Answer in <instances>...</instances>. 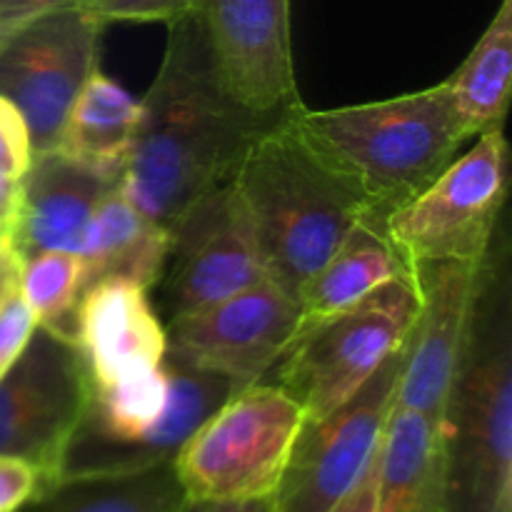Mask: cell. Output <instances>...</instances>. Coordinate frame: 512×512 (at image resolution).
<instances>
[{
    "label": "cell",
    "instance_id": "cell-19",
    "mask_svg": "<svg viewBox=\"0 0 512 512\" xmlns=\"http://www.w3.org/2000/svg\"><path fill=\"white\" fill-rule=\"evenodd\" d=\"M170 235L135 208L115 185L90 215L80 258L85 263V288L95 280L128 278L153 290L168 260Z\"/></svg>",
    "mask_w": 512,
    "mask_h": 512
},
{
    "label": "cell",
    "instance_id": "cell-20",
    "mask_svg": "<svg viewBox=\"0 0 512 512\" xmlns=\"http://www.w3.org/2000/svg\"><path fill=\"white\" fill-rule=\"evenodd\" d=\"M138 125L140 100L98 68L65 115L53 150L118 183Z\"/></svg>",
    "mask_w": 512,
    "mask_h": 512
},
{
    "label": "cell",
    "instance_id": "cell-30",
    "mask_svg": "<svg viewBox=\"0 0 512 512\" xmlns=\"http://www.w3.org/2000/svg\"><path fill=\"white\" fill-rule=\"evenodd\" d=\"M23 258L15 250L10 235H0V308L20 290Z\"/></svg>",
    "mask_w": 512,
    "mask_h": 512
},
{
    "label": "cell",
    "instance_id": "cell-10",
    "mask_svg": "<svg viewBox=\"0 0 512 512\" xmlns=\"http://www.w3.org/2000/svg\"><path fill=\"white\" fill-rule=\"evenodd\" d=\"M488 263L438 260L408 270L418 315L403 350L395 405L445 420L485 285Z\"/></svg>",
    "mask_w": 512,
    "mask_h": 512
},
{
    "label": "cell",
    "instance_id": "cell-15",
    "mask_svg": "<svg viewBox=\"0 0 512 512\" xmlns=\"http://www.w3.org/2000/svg\"><path fill=\"white\" fill-rule=\"evenodd\" d=\"M148 293L128 278L95 280L85 288L75 318V348L90 390H103L165 363L168 333Z\"/></svg>",
    "mask_w": 512,
    "mask_h": 512
},
{
    "label": "cell",
    "instance_id": "cell-5",
    "mask_svg": "<svg viewBox=\"0 0 512 512\" xmlns=\"http://www.w3.org/2000/svg\"><path fill=\"white\" fill-rule=\"evenodd\" d=\"M305 410L273 383L240 388L185 440L173 460L188 500L270 498L305 425Z\"/></svg>",
    "mask_w": 512,
    "mask_h": 512
},
{
    "label": "cell",
    "instance_id": "cell-21",
    "mask_svg": "<svg viewBox=\"0 0 512 512\" xmlns=\"http://www.w3.org/2000/svg\"><path fill=\"white\" fill-rule=\"evenodd\" d=\"M440 85L465 138L503 128L512 88V0L500 3L468 58Z\"/></svg>",
    "mask_w": 512,
    "mask_h": 512
},
{
    "label": "cell",
    "instance_id": "cell-27",
    "mask_svg": "<svg viewBox=\"0 0 512 512\" xmlns=\"http://www.w3.org/2000/svg\"><path fill=\"white\" fill-rule=\"evenodd\" d=\"M38 330V320L18 293L0 308V378L15 365Z\"/></svg>",
    "mask_w": 512,
    "mask_h": 512
},
{
    "label": "cell",
    "instance_id": "cell-6",
    "mask_svg": "<svg viewBox=\"0 0 512 512\" xmlns=\"http://www.w3.org/2000/svg\"><path fill=\"white\" fill-rule=\"evenodd\" d=\"M418 315L410 278L393 280L363 303L333 315L293 338L273 368V383L318 420L348 403L368 380L405 348Z\"/></svg>",
    "mask_w": 512,
    "mask_h": 512
},
{
    "label": "cell",
    "instance_id": "cell-7",
    "mask_svg": "<svg viewBox=\"0 0 512 512\" xmlns=\"http://www.w3.org/2000/svg\"><path fill=\"white\" fill-rule=\"evenodd\" d=\"M508 140L485 130L420 193L390 210L383 233L405 270L438 260L485 263L508 200Z\"/></svg>",
    "mask_w": 512,
    "mask_h": 512
},
{
    "label": "cell",
    "instance_id": "cell-31",
    "mask_svg": "<svg viewBox=\"0 0 512 512\" xmlns=\"http://www.w3.org/2000/svg\"><path fill=\"white\" fill-rule=\"evenodd\" d=\"M23 203V178L0 173V235H13Z\"/></svg>",
    "mask_w": 512,
    "mask_h": 512
},
{
    "label": "cell",
    "instance_id": "cell-32",
    "mask_svg": "<svg viewBox=\"0 0 512 512\" xmlns=\"http://www.w3.org/2000/svg\"><path fill=\"white\" fill-rule=\"evenodd\" d=\"M178 512H273L270 498L243 500V503H215V500H185Z\"/></svg>",
    "mask_w": 512,
    "mask_h": 512
},
{
    "label": "cell",
    "instance_id": "cell-18",
    "mask_svg": "<svg viewBox=\"0 0 512 512\" xmlns=\"http://www.w3.org/2000/svg\"><path fill=\"white\" fill-rule=\"evenodd\" d=\"M400 278H408V270L385 238L383 225L363 220L300 290L298 333L345 313Z\"/></svg>",
    "mask_w": 512,
    "mask_h": 512
},
{
    "label": "cell",
    "instance_id": "cell-28",
    "mask_svg": "<svg viewBox=\"0 0 512 512\" xmlns=\"http://www.w3.org/2000/svg\"><path fill=\"white\" fill-rule=\"evenodd\" d=\"M80 3L83 0H0V45L33 20L55 10L78 8Z\"/></svg>",
    "mask_w": 512,
    "mask_h": 512
},
{
    "label": "cell",
    "instance_id": "cell-2",
    "mask_svg": "<svg viewBox=\"0 0 512 512\" xmlns=\"http://www.w3.org/2000/svg\"><path fill=\"white\" fill-rule=\"evenodd\" d=\"M285 120L380 225L468 143L443 85L330 110L298 103Z\"/></svg>",
    "mask_w": 512,
    "mask_h": 512
},
{
    "label": "cell",
    "instance_id": "cell-1",
    "mask_svg": "<svg viewBox=\"0 0 512 512\" xmlns=\"http://www.w3.org/2000/svg\"><path fill=\"white\" fill-rule=\"evenodd\" d=\"M278 120L228 93L198 18L185 15L168 25L118 188L170 235L200 200L233 180L250 143Z\"/></svg>",
    "mask_w": 512,
    "mask_h": 512
},
{
    "label": "cell",
    "instance_id": "cell-26",
    "mask_svg": "<svg viewBox=\"0 0 512 512\" xmlns=\"http://www.w3.org/2000/svg\"><path fill=\"white\" fill-rule=\"evenodd\" d=\"M45 485L38 465L15 455H0V512H20L43 493Z\"/></svg>",
    "mask_w": 512,
    "mask_h": 512
},
{
    "label": "cell",
    "instance_id": "cell-3",
    "mask_svg": "<svg viewBox=\"0 0 512 512\" xmlns=\"http://www.w3.org/2000/svg\"><path fill=\"white\" fill-rule=\"evenodd\" d=\"M233 190L253 230L265 278L295 300L355 225L373 220L285 118L250 143Z\"/></svg>",
    "mask_w": 512,
    "mask_h": 512
},
{
    "label": "cell",
    "instance_id": "cell-23",
    "mask_svg": "<svg viewBox=\"0 0 512 512\" xmlns=\"http://www.w3.org/2000/svg\"><path fill=\"white\" fill-rule=\"evenodd\" d=\"M85 293V263L80 253L43 250L23 260L20 295L38 328L75 345V318Z\"/></svg>",
    "mask_w": 512,
    "mask_h": 512
},
{
    "label": "cell",
    "instance_id": "cell-29",
    "mask_svg": "<svg viewBox=\"0 0 512 512\" xmlns=\"http://www.w3.org/2000/svg\"><path fill=\"white\" fill-rule=\"evenodd\" d=\"M375 498H378V455L355 488L330 512H375Z\"/></svg>",
    "mask_w": 512,
    "mask_h": 512
},
{
    "label": "cell",
    "instance_id": "cell-25",
    "mask_svg": "<svg viewBox=\"0 0 512 512\" xmlns=\"http://www.w3.org/2000/svg\"><path fill=\"white\" fill-rule=\"evenodd\" d=\"M33 163L30 130L20 110L0 95V173L23 178Z\"/></svg>",
    "mask_w": 512,
    "mask_h": 512
},
{
    "label": "cell",
    "instance_id": "cell-17",
    "mask_svg": "<svg viewBox=\"0 0 512 512\" xmlns=\"http://www.w3.org/2000/svg\"><path fill=\"white\" fill-rule=\"evenodd\" d=\"M445 420L393 405L378 450L375 512H445Z\"/></svg>",
    "mask_w": 512,
    "mask_h": 512
},
{
    "label": "cell",
    "instance_id": "cell-24",
    "mask_svg": "<svg viewBox=\"0 0 512 512\" xmlns=\"http://www.w3.org/2000/svg\"><path fill=\"white\" fill-rule=\"evenodd\" d=\"M200 0H83L78 5L83 13L98 20L100 25L110 23H175L185 15L195 13Z\"/></svg>",
    "mask_w": 512,
    "mask_h": 512
},
{
    "label": "cell",
    "instance_id": "cell-4",
    "mask_svg": "<svg viewBox=\"0 0 512 512\" xmlns=\"http://www.w3.org/2000/svg\"><path fill=\"white\" fill-rule=\"evenodd\" d=\"M445 512H512V328L508 275L488 263L473 338L445 415Z\"/></svg>",
    "mask_w": 512,
    "mask_h": 512
},
{
    "label": "cell",
    "instance_id": "cell-8",
    "mask_svg": "<svg viewBox=\"0 0 512 512\" xmlns=\"http://www.w3.org/2000/svg\"><path fill=\"white\" fill-rule=\"evenodd\" d=\"M403 350L348 403L318 420H305L270 495L273 512H330L355 488L378 455L398 393Z\"/></svg>",
    "mask_w": 512,
    "mask_h": 512
},
{
    "label": "cell",
    "instance_id": "cell-14",
    "mask_svg": "<svg viewBox=\"0 0 512 512\" xmlns=\"http://www.w3.org/2000/svg\"><path fill=\"white\" fill-rule=\"evenodd\" d=\"M220 80L238 103L268 118L298 105L290 0H200L195 8Z\"/></svg>",
    "mask_w": 512,
    "mask_h": 512
},
{
    "label": "cell",
    "instance_id": "cell-22",
    "mask_svg": "<svg viewBox=\"0 0 512 512\" xmlns=\"http://www.w3.org/2000/svg\"><path fill=\"white\" fill-rule=\"evenodd\" d=\"M185 500L173 463H165L135 473L58 480L20 512H178Z\"/></svg>",
    "mask_w": 512,
    "mask_h": 512
},
{
    "label": "cell",
    "instance_id": "cell-13",
    "mask_svg": "<svg viewBox=\"0 0 512 512\" xmlns=\"http://www.w3.org/2000/svg\"><path fill=\"white\" fill-rule=\"evenodd\" d=\"M265 280L263 260L233 180L200 200L170 233L155 310L170 323Z\"/></svg>",
    "mask_w": 512,
    "mask_h": 512
},
{
    "label": "cell",
    "instance_id": "cell-16",
    "mask_svg": "<svg viewBox=\"0 0 512 512\" xmlns=\"http://www.w3.org/2000/svg\"><path fill=\"white\" fill-rule=\"evenodd\" d=\"M115 185V180L73 163L58 150L33 155L23 175L18 225L10 235L20 258L43 250L80 253L90 215Z\"/></svg>",
    "mask_w": 512,
    "mask_h": 512
},
{
    "label": "cell",
    "instance_id": "cell-9",
    "mask_svg": "<svg viewBox=\"0 0 512 512\" xmlns=\"http://www.w3.org/2000/svg\"><path fill=\"white\" fill-rule=\"evenodd\" d=\"M103 28L80 8L33 20L0 45V95L30 130L33 155L58 143L65 115L100 63Z\"/></svg>",
    "mask_w": 512,
    "mask_h": 512
},
{
    "label": "cell",
    "instance_id": "cell-11",
    "mask_svg": "<svg viewBox=\"0 0 512 512\" xmlns=\"http://www.w3.org/2000/svg\"><path fill=\"white\" fill-rule=\"evenodd\" d=\"M298 325V300L265 278L210 308L165 323L168 355L248 388L270 378Z\"/></svg>",
    "mask_w": 512,
    "mask_h": 512
},
{
    "label": "cell",
    "instance_id": "cell-12",
    "mask_svg": "<svg viewBox=\"0 0 512 512\" xmlns=\"http://www.w3.org/2000/svg\"><path fill=\"white\" fill-rule=\"evenodd\" d=\"M88 400L90 383L78 348L38 328L0 378V455L30 460L53 485Z\"/></svg>",
    "mask_w": 512,
    "mask_h": 512
}]
</instances>
